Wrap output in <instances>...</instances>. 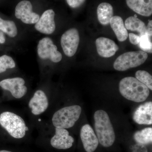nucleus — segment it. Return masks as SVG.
Returning <instances> with one entry per match:
<instances>
[{"label":"nucleus","instance_id":"obj_1","mask_svg":"<svg viewBox=\"0 0 152 152\" xmlns=\"http://www.w3.org/2000/svg\"><path fill=\"white\" fill-rule=\"evenodd\" d=\"M119 88L123 97L135 102H144L150 95L149 89L133 77H126L122 79L120 82Z\"/></svg>","mask_w":152,"mask_h":152},{"label":"nucleus","instance_id":"obj_2","mask_svg":"<svg viewBox=\"0 0 152 152\" xmlns=\"http://www.w3.org/2000/svg\"><path fill=\"white\" fill-rule=\"evenodd\" d=\"M95 129L99 143L108 148L113 145L115 134L109 115L105 111L99 110L94 115Z\"/></svg>","mask_w":152,"mask_h":152},{"label":"nucleus","instance_id":"obj_3","mask_svg":"<svg viewBox=\"0 0 152 152\" xmlns=\"http://www.w3.org/2000/svg\"><path fill=\"white\" fill-rule=\"evenodd\" d=\"M82 112L80 106L75 105L65 107L54 114L52 122L55 127L69 129L72 127L78 120Z\"/></svg>","mask_w":152,"mask_h":152},{"label":"nucleus","instance_id":"obj_4","mask_svg":"<svg viewBox=\"0 0 152 152\" xmlns=\"http://www.w3.org/2000/svg\"><path fill=\"white\" fill-rule=\"evenodd\" d=\"M0 125L15 138H22L26 134V126L24 121L14 113L5 112L1 114Z\"/></svg>","mask_w":152,"mask_h":152},{"label":"nucleus","instance_id":"obj_5","mask_svg":"<svg viewBox=\"0 0 152 152\" xmlns=\"http://www.w3.org/2000/svg\"><path fill=\"white\" fill-rule=\"evenodd\" d=\"M147 53L140 50L127 52L121 55L114 63L116 70L125 71L142 64L148 58Z\"/></svg>","mask_w":152,"mask_h":152},{"label":"nucleus","instance_id":"obj_6","mask_svg":"<svg viewBox=\"0 0 152 152\" xmlns=\"http://www.w3.org/2000/svg\"><path fill=\"white\" fill-rule=\"evenodd\" d=\"M38 56L42 59H50L54 63L61 61V53L57 50L50 38L45 37L40 40L37 46Z\"/></svg>","mask_w":152,"mask_h":152},{"label":"nucleus","instance_id":"obj_7","mask_svg":"<svg viewBox=\"0 0 152 152\" xmlns=\"http://www.w3.org/2000/svg\"><path fill=\"white\" fill-rule=\"evenodd\" d=\"M80 42L78 30L75 28L70 29L63 34L61 43L63 51L67 56L72 57L76 53Z\"/></svg>","mask_w":152,"mask_h":152},{"label":"nucleus","instance_id":"obj_8","mask_svg":"<svg viewBox=\"0 0 152 152\" xmlns=\"http://www.w3.org/2000/svg\"><path fill=\"white\" fill-rule=\"evenodd\" d=\"M31 4L28 1H23L17 5L15 10V15L17 18L27 24L36 23L39 19V15L32 11Z\"/></svg>","mask_w":152,"mask_h":152},{"label":"nucleus","instance_id":"obj_9","mask_svg":"<svg viewBox=\"0 0 152 152\" xmlns=\"http://www.w3.org/2000/svg\"><path fill=\"white\" fill-rule=\"evenodd\" d=\"M25 84L24 80L20 77L7 79L0 82V86L10 91L16 99H20L26 94L27 88Z\"/></svg>","mask_w":152,"mask_h":152},{"label":"nucleus","instance_id":"obj_10","mask_svg":"<svg viewBox=\"0 0 152 152\" xmlns=\"http://www.w3.org/2000/svg\"><path fill=\"white\" fill-rule=\"evenodd\" d=\"M55 13L53 10L45 11L36 23L35 28L38 31L45 34H51L56 30Z\"/></svg>","mask_w":152,"mask_h":152},{"label":"nucleus","instance_id":"obj_11","mask_svg":"<svg viewBox=\"0 0 152 152\" xmlns=\"http://www.w3.org/2000/svg\"><path fill=\"white\" fill-rule=\"evenodd\" d=\"M74 142L73 138L65 129L56 128V134L52 138L50 144L55 148L66 150L72 146Z\"/></svg>","mask_w":152,"mask_h":152},{"label":"nucleus","instance_id":"obj_12","mask_svg":"<svg viewBox=\"0 0 152 152\" xmlns=\"http://www.w3.org/2000/svg\"><path fill=\"white\" fill-rule=\"evenodd\" d=\"M80 138L85 151L87 152H94L99 145L97 137L89 124L84 125L80 130Z\"/></svg>","mask_w":152,"mask_h":152},{"label":"nucleus","instance_id":"obj_13","mask_svg":"<svg viewBox=\"0 0 152 152\" xmlns=\"http://www.w3.org/2000/svg\"><path fill=\"white\" fill-rule=\"evenodd\" d=\"M48 101L46 95L42 90L35 93L28 104L29 107L34 115H39L45 111L48 107Z\"/></svg>","mask_w":152,"mask_h":152},{"label":"nucleus","instance_id":"obj_14","mask_svg":"<svg viewBox=\"0 0 152 152\" xmlns=\"http://www.w3.org/2000/svg\"><path fill=\"white\" fill-rule=\"evenodd\" d=\"M135 122L140 125L152 124V102H147L139 106L133 114Z\"/></svg>","mask_w":152,"mask_h":152},{"label":"nucleus","instance_id":"obj_15","mask_svg":"<svg viewBox=\"0 0 152 152\" xmlns=\"http://www.w3.org/2000/svg\"><path fill=\"white\" fill-rule=\"evenodd\" d=\"M96 44L98 54L104 58L113 56L119 50L116 44L108 38H98L96 40Z\"/></svg>","mask_w":152,"mask_h":152},{"label":"nucleus","instance_id":"obj_16","mask_svg":"<svg viewBox=\"0 0 152 152\" xmlns=\"http://www.w3.org/2000/svg\"><path fill=\"white\" fill-rule=\"evenodd\" d=\"M129 8L139 15L149 17L152 14V0H126Z\"/></svg>","mask_w":152,"mask_h":152},{"label":"nucleus","instance_id":"obj_17","mask_svg":"<svg viewBox=\"0 0 152 152\" xmlns=\"http://www.w3.org/2000/svg\"><path fill=\"white\" fill-rule=\"evenodd\" d=\"M110 23L118 40L121 42L126 41L129 34L122 18L118 16H113L111 19Z\"/></svg>","mask_w":152,"mask_h":152},{"label":"nucleus","instance_id":"obj_18","mask_svg":"<svg viewBox=\"0 0 152 152\" xmlns=\"http://www.w3.org/2000/svg\"><path fill=\"white\" fill-rule=\"evenodd\" d=\"M98 20L102 25L110 23L112 17L113 16V9L111 5L107 3H102L97 8Z\"/></svg>","mask_w":152,"mask_h":152},{"label":"nucleus","instance_id":"obj_19","mask_svg":"<svg viewBox=\"0 0 152 152\" xmlns=\"http://www.w3.org/2000/svg\"><path fill=\"white\" fill-rule=\"evenodd\" d=\"M125 26L126 29L138 32L140 37L146 34V26L142 21L137 18L129 17L125 21Z\"/></svg>","mask_w":152,"mask_h":152},{"label":"nucleus","instance_id":"obj_20","mask_svg":"<svg viewBox=\"0 0 152 152\" xmlns=\"http://www.w3.org/2000/svg\"><path fill=\"white\" fill-rule=\"evenodd\" d=\"M134 139L137 143L146 145L151 143L152 128H145L140 131H137L134 134Z\"/></svg>","mask_w":152,"mask_h":152},{"label":"nucleus","instance_id":"obj_21","mask_svg":"<svg viewBox=\"0 0 152 152\" xmlns=\"http://www.w3.org/2000/svg\"><path fill=\"white\" fill-rule=\"evenodd\" d=\"M0 30L11 37H15L18 34L15 24L12 21L5 20L0 18Z\"/></svg>","mask_w":152,"mask_h":152},{"label":"nucleus","instance_id":"obj_22","mask_svg":"<svg viewBox=\"0 0 152 152\" xmlns=\"http://www.w3.org/2000/svg\"><path fill=\"white\" fill-rule=\"evenodd\" d=\"M136 78L144 84L149 90H152V77L145 71L139 70L136 72Z\"/></svg>","mask_w":152,"mask_h":152},{"label":"nucleus","instance_id":"obj_23","mask_svg":"<svg viewBox=\"0 0 152 152\" xmlns=\"http://www.w3.org/2000/svg\"><path fill=\"white\" fill-rule=\"evenodd\" d=\"M16 64L12 57L4 55L0 57V73L4 72L7 69L15 67Z\"/></svg>","mask_w":152,"mask_h":152},{"label":"nucleus","instance_id":"obj_24","mask_svg":"<svg viewBox=\"0 0 152 152\" xmlns=\"http://www.w3.org/2000/svg\"><path fill=\"white\" fill-rule=\"evenodd\" d=\"M139 45L143 51L152 53V38L150 37L147 34L140 36V40Z\"/></svg>","mask_w":152,"mask_h":152},{"label":"nucleus","instance_id":"obj_25","mask_svg":"<svg viewBox=\"0 0 152 152\" xmlns=\"http://www.w3.org/2000/svg\"><path fill=\"white\" fill-rule=\"evenodd\" d=\"M86 0H66L67 4L73 8H76L81 6Z\"/></svg>","mask_w":152,"mask_h":152},{"label":"nucleus","instance_id":"obj_26","mask_svg":"<svg viewBox=\"0 0 152 152\" xmlns=\"http://www.w3.org/2000/svg\"><path fill=\"white\" fill-rule=\"evenodd\" d=\"M132 151V152H148V149L145 145L138 143L133 146Z\"/></svg>","mask_w":152,"mask_h":152},{"label":"nucleus","instance_id":"obj_27","mask_svg":"<svg viewBox=\"0 0 152 152\" xmlns=\"http://www.w3.org/2000/svg\"><path fill=\"white\" fill-rule=\"evenodd\" d=\"M130 42L133 45H136L139 44L140 40V37L137 35L133 33H130L129 34Z\"/></svg>","mask_w":152,"mask_h":152},{"label":"nucleus","instance_id":"obj_28","mask_svg":"<svg viewBox=\"0 0 152 152\" xmlns=\"http://www.w3.org/2000/svg\"><path fill=\"white\" fill-rule=\"evenodd\" d=\"M147 27L146 34L150 37L152 38V21L149 20Z\"/></svg>","mask_w":152,"mask_h":152},{"label":"nucleus","instance_id":"obj_29","mask_svg":"<svg viewBox=\"0 0 152 152\" xmlns=\"http://www.w3.org/2000/svg\"><path fill=\"white\" fill-rule=\"evenodd\" d=\"M6 39L5 36L2 32L0 31V44H4L5 42Z\"/></svg>","mask_w":152,"mask_h":152},{"label":"nucleus","instance_id":"obj_30","mask_svg":"<svg viewBox=\"0 0 152 152\" xmlns=\"http://www.w3.org/2000/svg\"><path fill=\"white\" fill-rule=\"evenodd\" d=\"M0 152H12L9 151H5V150H3V151H0Z\"/></svg>","mask_w":152,"mask_h":152},{"label":"nucleus","instance_id":"obj_31","mask_svg":"<svg viewBox=\"0 0 152 152\" xmlns=\"http://www.w3.org/2000/svg\"><path fill=\"white\" fill-rule=\"evenodd\" d=\"M28 127H27L26 126V131H28Z\"/></svg>","mask_w":152,"mask_h":152},{"label":"nucleus","instance_id":"obj_32","mask_svg":"<svg viewBox=\"0 0 152 152\" xmlns=\"http://www.w3.org/2000/svg\"><path fill=\"white\" fill-rule=\"evenodd\" d=\"M134 17L135 18H137V15H134Z\"/></svg>","mask_w":152,"mask_h":152},{"label":"nucleus","instance_id":"obj_33","mask_svg":"<svg viewBox=\"0 0 152 152\" xmlns=\"http://www.w3.org/2000/svg\"><path fill=\"white\" fill-rule=\"evenodd\" d=\"M38 121H41V119H39V120H38Z\"/></svg>","mask_w":152,"mask_h":152}]
</instances>
